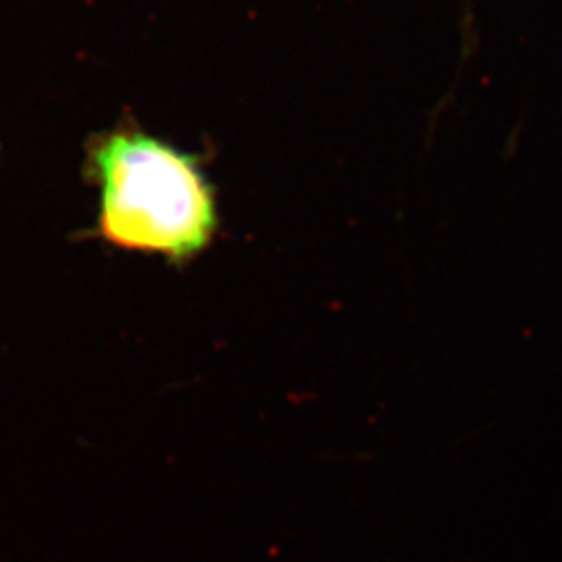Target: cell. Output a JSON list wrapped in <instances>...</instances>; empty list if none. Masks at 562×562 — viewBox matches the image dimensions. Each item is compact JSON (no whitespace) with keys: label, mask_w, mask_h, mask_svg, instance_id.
<instances>
[{"label":"cell","mask_w":562,"mask_h":562,"mask_svg":"<svg viewBox=\"0 0 562 562\" xmlns=\"http://www.w3.org/2000/svg\"><path fill=\"white\" fill-rule=\"evenodd\" d=\"M86 173L101 190L102 240L188 261L215 238L217 202L201 157L138 125H117L88 142Z\"/></svg>","instance_id":"1"}]
</instances>
